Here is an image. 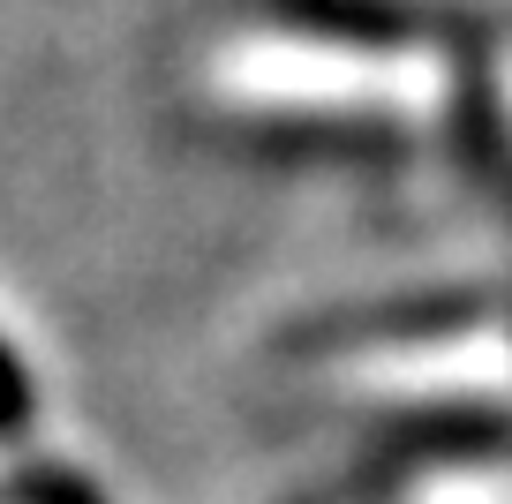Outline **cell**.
I'll use <instances>...</instances> for the list:
<instances>
[{
  "label": "cell",
  "mask_w": 512,
  "mask_h": 504,
  "mask_svg": "<svg viewBox=\"0 0 512 504\" xmlns=\"http://www.w3.org/2000/svg\"><path fill=\"white\" fill-rule=\"evenodd\" d=\"M0 414H16V369L0 362Z\"/></svg>",
  "instance_id": "1"
}]
</instances>
